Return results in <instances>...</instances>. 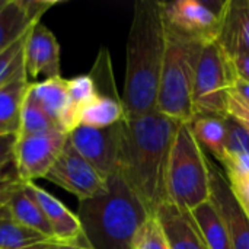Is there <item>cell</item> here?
I'll use <instances>...</instances> for the list:
<instances>
[{
  "mask_svg": "<svg viewBox=\"0 0 249 249\" xmlns=\"http://www.w3.org/2000/svg\"><path fill=\"white\" fill-rule=\"evenodd\" d=\"M229 101L238 105L241 109L249 114V83L241 79H236L233 89L229 95Z\"/></svg>",
  "mask_w": 249,
  "mask_h": 249,
  "instance_id": "obj_31",
  "label": "cell"
},
{
  "mask_svg": "<svg viewBox=\"0 0 249 249\" xmlns=\"http://www.w3.org/2000/svg\"><path fill=\"white\" fill-rule=\"evenodd\" d=\"M217 44L232 58L249 53V0H228Z\"/></svg>",
  "mask_w": 249,
  "mask_h": 249,
  "instance_id": "obj_15",
  "label": "cell"
},
{
  "mask_svg": "<svg viewBox=\"0 0 249 249\" xmlns=\"http://www.w3.org/2000/svg\"><path fill=\"white\" fill-rule=\"evenodd\" d=\"M123 121L105 128L77 125L67 134L71 146L104 178H108L120 169Z\"/></svg>",
  "mask_w": 249,
  "mask_h": 249,
  "instance_id": "obj_8",
  "label": "cell"
},
{
  "mask_svg": "<svg viewBox=\"0 0 249 249\" xmlns=\"http://www.w3.org/2000/svg\"><path fill=\"white\" fill-rule=\"evenodd\" d=\"M228 117H231L235 121H238L242 127H245L249 131V114L245 112L244 109H241L238 105H235L231 101L228 102Z\"/></svg>",
  "mask_w": 249,
  "mask_h": 249,
  "instance_id": "obj_34",
  "label": "cell"
},
{
  "mask_svg": "<svg viewBox=\"0 0 249 249\" xmlns=\"http://www.w3.org/2000/svg\"><path fill=\"white\" fill-rule=\"evenodd\" d=\"M29 83L28 77H22L0 88V136H18L20 127V111Z\"/></svg>",
  "mask_w": 249,
  "mask_h": 249,
  "instance_id": "obj_20",
  "label": "cell"
},
{
  "mask_svg": "<svg viewBox=\"0 0 249 249\" xmlns=\"http://www.w3.org/2000/svg\"><path fill=\"white\" fill-rule=\"evenodd\" d=\"M29 93L38 102V105L47 112V115L66 133L64 120L69 108L67 79L54 77L41 82L29 83Z\"/></svg>",
  "mask_w": 249,
  "mask_h": 249,
  "instance_id": "obj_17",
  "label": "cell"
},
{
  "mask_svg": "<svg viewBox=\"0 0 249 249\" xmlns=\"http://www.w3.org/2000/svg\"><path fill=\"white\" fill-rule=\"evenodd\" d=\"M77 217L90 249H137L139 236L155 216L120 171L101 194L79 201Z\"/></svg>",
  "mask_w": 249,
  "mask_h": 249,
  "instance_id": "obj_3",
  "label": "cell"
},
{
  "mask_svg": "<svg viewBox=\"0 0 249 249\" xmlns=\"http://www.w3.org/2000/svg\"><path fill=\"white\" fill-rule=\"evenodd\" d=\"M203 44L166 31V53L160 73L156 109L181 123L194 118L193 88Z\"/></svg>",
  "mask_w": 249,
  "mask_h": 249,
  "instance_id": "obj_5",
  "label": "cell"
},
{
  "mask_svg": "<svg viewBox=\"0 0 249 249\" xmlns=\"http://www.w3.org/2000/svg\"><path fill=\"white\" fill-rule=\"evenodd\" d=\"M16 140V134L0 136V191L9 190L13 185L22 182L18 175L15 158Z\"/></svg>",
  "mask_w": 249,
  "mask_h": 249,
  "instance_id": "obj_27",
  "label": "cell"
},
{
  "mask_svg": "<svg viewBox=\"0 0 249 249\" xmlns=\"http://www.w3.org/2000/svg\"><path fill=\"white\" fill-rule=\"evenodd\" d=\"M125 118L121 98L98 95L80 114L79 125L105 128L118 124Z\"/></svg>",
  "mask_w": 249,
  "mask_h": 249,
  "instance_id": "obj_23",
  "label": "cell"
},
{
  "mask_svg": "<svg viewBox=\"0 0 249 249\" xmlns=\"http://www.w3.org/2000/svg\"><path fill=\"white\" fill-rule=\"evenodd\" d=\"M212 201L222 213L233 249H249V219L235 198L225 172L210 163Z\"/></svg>",
  "mask_w": 249,
  "mask_h": 249,
  "instance_id": "obj_12",
  "label": "cell"
},
{
  "mask_svg": "<svg viewBox=\"0 0 249 249\" xmlns=\"http://www.w3.org/2000/svg\"><path fill=\"white\" fill-rule=\"evenodd\" d=\"M4 204H6L9 216L15 222H18L29 229H34V231L39 232L41 235L53 239L51 226H50L39 203L31 193L28 184L19 182L15 187H12L6 193Z\"/></svg>",
  "mask_w": 249,
  "mask_h": 249,
  "instance_id": "obj_16",
  "label": "cell"
},
{
  "mask_svg": "<svg viewBox=\"0 0 249 249\" xmlns=\"http://www.w3.org/2000/svg\"><path fill=\"white\" fill-rule=\"evenodd\" d=\"M44 179L73 194L79 201L92 198L107 188V178L71 146L69 137L60 156Z\"/></svg>",
  "mask_w": 249,
  "mask_h": 249,
  "instance_id": "obj_9",
  "label": "cell"
},
{
  "mask_svg": "<svg viewBox=\"0 0 249 249\" xmlns=\"http://www.w3.org/2000/svg\"><path fill=\"white\" fill-rule=\"evenodd\" d=\"M137 249H171L155 216L143 228L137 241Z\"/></svg>",
  "mask_w": 249,
  "mask_h": 249,
  "instance_id": "obj_28",
  "label": "cell"
},
{
  "mask_svg": "<svg viewBox=\"0 0 249 249\" xmlns=\"http://www.w3.org/2000/svg\"><path fill=\"white\" fill-rule=\"evenodd\" d=\"M48 241L53 239L15 222L9 214L0 217V249H31Z\"/></svg>",
  "mask_w": 249,
  "mask_h": 249,
  "instance_id": "obj_24",
  "label": "cell"
},
{
  "mask_svg": "<svg viewBox=\"0 0 249 249\" xmlns=\"http://www.w3.org/2000/svg\"><path fill=\"white\" fill-rule=\"evenodd\" d=\"M168 201L182 210H194L212 200L210 162L197 142L190 123H181L168 163Z\"/></svg>",
  "mask_w": 249,
  "mask_h": 249,
  "instance_id": "obj_4",
  "label": "cell"
},
{
  "mask_svg": "<svg viewBox=\"0 0 249 249\" xmlns=\"http://www.w3.org/2000/svg\"><path fill=\"white\" fill-rule=\"evenodd\" d=\"M231 190L244 210H249V169L242 174H225Z\"/></svg>",
  "mask_w": 249,
  "mask_h": 249,
  "instance_id": "obj_30",
  "label": "cell"
},
{
  "mask_svg": "<svg viewBox=\"0 0 249 249\" xmlns=\"http://www.w3.org/2000/svg\"><path fill=\"white\" fill-rule=\"evenodd\" d=\"M244 212H245V214L248 216V219H249V210H244Z\"/></svg>",
  "mask_w": 249,
  "mask_h": 249,
  "instance_id": "obj_38",
  "label": "cell"
},
{
  "mask_svg": "<svg viewBox=\"0 0 249 249\" xmlns=\"http://www.w3.org/2000/svg\"><path fill=\"white\" fill-rule=\"evenodd\" d=\"M228 0L162 1L168 32L203 45L217 41Z\"/></svg>",
  "mask_w": 249,
  "mask_h": 249,
  "instance_id": "obj_7",
  "label": "cell"
},
{
  "mask_svg": "<svg viewBox=\"0 0 249 249\" xmlns=\"http://www.w3.org/2000/svg\"><path fill=\"white\" fill-rule=\"evenodd\" d=\"M13 187H15V185H13ZM9 190H10V188H9ZM9 190L0 191V217L9 214V213H7V209H6V204H4V201H6V193H7Z\"/></svg>",
  "mask_w": 249,
  "mask_h": 249,
  "instance_id": "obj_36",
  "label": "cell"
},
{
  "mask_svg": "<svg viewBox=\"0 0 249 249\" xmlns=\"http://www.w3.org/2000/svg\"><path fill=\"white\" fill-rule=\"evenodd\" d=\"M190 213L209 249H233L228 225L212 200L200 204Z\"/></svg>",
  "mask_w": 249,
  "mask_h": 249,
  "instance_id": "obj_18",
  "label": "cell"
},
{
  "mask_svg": "<svg viewBox=\"0 0 249 249\" xmlns=\"http://www.w3.org/2000/svg\"><path fill=\"white\" fill-rule=\"evenodd\" d=\"M4 1H6V0H0V7L3 6V3H4Z\"/></svg>",
  "mask_w": 249,
  "mask_h": 249,
  "instance_id": "obj_39",
  "label": "cell"
},
{
  "mask_svg": "<svg viewBox=\"0 0 249 249\" xmlns=\"http://www.w3.org/2000/svg\"><path fill=\"white\" fill-rule=\"evenodd\" d=\"M55 249H90L88 247L86 241L83 239H79L77 242H71V244H60V242H55Z\"/></svg>",
  "mask_w": 249,
  "mask_h": 249,
  "instance_id": "obj_35",
  "label": "cell"
},
{
  "mask_svg": "<svg viewBox=\"0 0 249 249\" xmlns=\"http://www.w3.org/2000/svg\"><path fill=\"white\" fill-rule=\"evenodd\" d=\"M67 92H69V108L64 120V130L69 134L73 128L79 125L82 111L98 96V92H96L95 82L89 73L67 79Z\"/></svg>",
  "mask_w": 249,
  "mask_h": 249,
  "instance_id": "obj_22",
  "label": "cell"
},
{
  "mask_svg": "<svg viewBox=\"0 0 249 249\" xmlns=\"http://www.w3.org/2000/svg\"><path fill=\"white\" fill-rule=\"evenodd\" d=\"M155 217L171 249H209L188 210L166 201L156 209Z\"/></svg>",
  "mask_w": 249,
  "mask_h": 249,
  "instance_id": "obj_13",
  "label": "cell"
},
{
  "mask_svg": "<svg viewBox=\"0 0 249 249\" xmlns=\"http://www.w3.org/2000/svg\"><path fill=\"white\" fill-rule=\"evenodd\" d=\"M23 9L26 10V13L29 15V18L34 20V22H39L41 18L45 15V12L55 6L58 1H44V0H20Z\"/></svg>",
  "mask_w": 249,
  "mask_h": 249,
  "instance_id": "obj_32",
  "label": "cell"
},
{
  "mask_svg": "<svg viewBox=\"0 0 249 249\" xmlns=\"http://www.w3.org/2000/svg\"><path fill=\"white\" fill-rule=\"evenodd\" d=\"M236 79L232 60L217 41L206 44L198 57L194 76V117H228L229 95Z\"/></svg>",
  "mask_w": 249,
  "mask_h": 249,
  "instance_id": "obj_6",
  "label": "cell"
},
{
  "mask_svg": "<svg viewBox=\"0 0 249 249\" xmlns=\"http://www.w3.org/2000/svg\"><path fill=\"white\" fill-rule=\"evenodd\" d=\"M179 125L181 121L158 109L123 121L118 171L153 214L168 201V163Z\"/></svg>",
  "mask_w": 249,
  "mask_h": 249,
  "instance_id": "obj_1",
  "label": "cell"
},
{
  "mask_svg": "<svg viewBox=\"0 0 249 249\" xmlns=\"http://www.w3.org/2000/svg\"><path fill=\"white\" fill-rule=\"evenodd\" d=\"M25 71L29 82L39 76L45 79L60 77V44L53 31L41 20L28 32L25 50Z\"/></svg>",
  "mask_w": 249,
  "mask_h": 249,
  "instance_id": "obj_11",
  "label": "cell"
},
{
  "mask_svg": "<svg viewBox=\"0 0 249 249\" xmlns=\"http://www.w3.org/2000/svg\"><path fill=\"white\" fill-rule=\"evenodd\" d=\"M231 60H232V64H233V70H235L236 77L249 83V53L235 55Z\"/></svg>",
  "mask_w": 249,
  "mask_h": 249,
  "instance_id": "obj_33",
  "label": "cell"
},
{
  "mask_svg": "<svg viewBox=\"0 0 249 249\" xmlns=\"http://www.w3.org/2000/svg\"><path fill=\"white\" fill-rule=\"evenodd\" d=\"M190 127L200 143L220 163L228 155V124L226 117L198 115L190 121Z\"/></svg>",
  "mask_w": 249,
  "mask_h": 249,
  "instance_id": "obj_19",
  "label": "cell"
},
{
  "mask_svg": "<svg viewBox=\"0 0 249 249\" xmlns=\"http://www.w3.org/2000/svg\"><path fill=\"white\" fill-rule=\"evenodd\" d=\"M28 32L23 36H20L16 42H13L10 47H7L4 51L0 53V88L18 79L28 77L25 71V58H23V50H25Z\"/></svg>",
  "mask_w": 249,
  "mask_h": 249,
  "instance_id": "obj_26",
  "label": "cell"
},
{
  "mask_svg": "<svg viewBox=\"0 0 249 249\" xmlns=\"http://www.w3.org/2000/svg\"><path fill=\"white\" fill-rule=\"evenodd\" d=\"M228 124V153L249 155V131L238 121L226 117Z\"/></svg>",
  "mask_w": 249,
  "mask_h": 249,
  "instance_id": "obj_29",
  "label": "cell"
},
{
  "mask_svg": "<svg viewBox=\"0 0 249 249\" xmlns=\"http://www.w3.org/2000/svg\"><path fill=\"white\" fill-rule=\"evenodd\" d=\"M66 142L67 134L61 131L18 136L15 158L19 179L23 184H31L45 178L60 156Z\"/></svg>",
  "mask_w": 249,
  "mask_h": 249,
  "instance_id": "obj_10",
  "label": "cell"
},
{
  "mask_svg": "<svg viewBox=\"0 0 249 249\" xmlns=\"http://www.w3.org/2000/svg\"><path fill=\"white\" fill-rule=\"evenodd\" d=\"M31 249H55V241H48L45 244H41L38 247H34Z\"/></svg>",
  "mask_w": 249,
  "mask_h": 249,
  "instance_id": "obj_37",
  "label": "cell"
},
{
  "mask_svg": "<svg viewBox=\"0 0 249 249\" xmlns=\"http://www.w3.org/2000/svg\"><path fill=\"white\" fill-rule=\"evenodd\" d=\"M53 131L64 133L38 105V102L29 93V88H28L20 111V127L18 136H32V134L53 133Z\"/></svg>",
  "mask_w": 249,
  "mask_h": 249,
  "instance_id": "obj_25",
  "label": "cell"
},
{
  "mask_svg": "<svg viewBox=\"0 0 249 249\" xmlns=\"http://www.w3.org/2000/svg\"><path fill=\"white\" fill-rule=\"evenodd\" d=\"M165 53L166 26L162 1L137 0L125 48L121 95L125 118H136L156 109Z\"/></svg>",
  "mask_w": 249,
  "mask_h": 249,
  "instance_id": "obj_2",
  "label": "cell"
},
{
  "mask_svg": "<svg viewBox=\"0 0 249 249\" xmlns=\"http://www.w3.org/2000/svg\"><path fill=\"white\" fill-rule=\"evenodd\" d=\"M31 193L39 203L53 232V239L60 244H71L82 239V226L76 213L70 212L58 198L38 187L35 182L28 184Z\"/></svg>",
  "mask_w": 249,
  "mask_h": 249,
  "instance_id": "obj_14",
  "label": "cell"
},
{
  "mask_svg": "<svg viewBox=\"0 0 249 249\" xmlns=\"http://www.w3.org/2000/svg\"><path fill=\"white\" fill-rule=\"evenodd\" d=\"M35 23L20 0H6L0 7V53L23 36Z\"/></svg>",
  "mask_w": 249,
  "mask_h": 249,
  "instance_id": "obj_21",
  "label": "cell"
}]
</instances>
